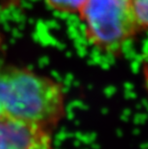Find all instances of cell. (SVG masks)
Instances as JSON below:
<instances>
[{
	"instance_id": "2",
	"label": "cell",
	"mask_w": 148,
	"mask_h": 149,
	"mask_svg": "<svg viewBox=\"0 0 148 149\" xmlns=\"http://www.w3.org/2000/svg\"><path fill=\"white\" fill-rule=\"evenodd\" d=\"M78 15L88 42L107 54L116 55L141 32L131 0H87Z\"/></svg>"
},
{
	"instance_id": "1",
	"label": "cell",
	"mask_w": 148,
	"mask_h": 149,
	"mask_svg": "<svg viewBox=\"0 0 148 149\" xmlns=\"http://www.w3.org/2000/svg\"><path fill=\"white\" fill-rule=\"evenodd\" d=\"M64 86L49 76L0 65V117H12L52 131L65 115Z\"/></svg>"
},
{
	"instance_id": "3",
	"label": "cell",
	"mask_w": 148,
	"mask_h": 149,
	"mask_svg": "<svg viewBox=\"0 0 148 149\" xmlns=\"http://www.w3.org/2000/svg\"><path fill=\"white\" fill-rule=\"evenodd\" d=\"M0 149H53L51 131L24 120L0 117Z\"/></svg>"
},
{
	"instance_id": "5",
	"label": "cell",
	"mask_w": 148,
	"mask_h": 149,
	"mask_svg": "<svg viewBox=\"0 0 148 149\" xmlns=\"http://www.w3.org/2000/svg\"><path fill=\"white\" fill-rule=\"evenodd\" d=\"M141 31L148 32V0H131Z\"/></svg>"
},
{
	"instance_id": "4",
	"label": "cell",
	"mask_w": 148,
	"mask_h": 149,
	"mask_svg": "<svg viewBox=\"0 0 148 149\" xmlns=\"http://www.w3.org/2000/svg\"><path fill=\"white\" fill-rule=\"evenodd\" d=\"M51 10L65 15H79L87 0H44Z\"/></svg>"
}]
</instances>
